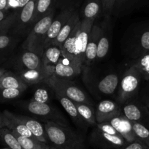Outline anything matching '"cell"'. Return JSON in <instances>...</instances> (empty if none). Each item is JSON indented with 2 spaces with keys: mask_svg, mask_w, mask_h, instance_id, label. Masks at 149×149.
Returning <instances> with one entry per match:
<instances>
[{
  "mask_svg": "<svg viewBox=\"0 0 149 149\" xmlns=\"http://www.w3.org/2000/svg\"><path fill=\"white\" fill-rule=\"evenodd\" d=\"M94 21V20H80L60 47L63 58L80 71L84 65L89 33Z\"/></svg>",
  "mask_w": 149,
  "mask_h": 149,
  "instance_id": "cell-1",
  "label": "cell"
},
{
  "mask_svg": "<svg viewBox=\"0 0 149 149\" xmlns=\"http://www.w3.org/2000/svg\"><path fill=\"white\" fill-rule=\"evenodd\" d=\"M48 140L54 147L67 149H85L83 140L80 135L67 126L46 121L43 125Z\"/></svg>",
  "mask_w": 149,
  "mask_h": 149,
  "instance_id": "cell-2",
  "label": "cell"
},
{
  "mask_svg": "<svg viewBox=\"0 0 149 149\" xmlns=\"http://www.w3.org/2000/svg\"><path fill=\"white\" fill-rule=\"evenodd\" d=\"M55 17V8L53 9L45 17L34 23L22 45L23 49L39 54L42 56L43 43L50 26Z\"/></svg>",
  "mask_w": 149,
  "mask_h": 149,
  "instance_id": "cell-3",
  "label": "cell"
},
{
  "mask_svg": "<svg viewBox=\"0 0 149 149\" xmlns=\"http://www.w3.org/2000/svg\"><path fill=\"white\" fill-rule=\"evenodd\" d=\"M45 82L53 90L54 93L65 96L74 103H85L90 106H93L91 101L86 93L74 82L69 79L52 76L47 79Z\"/></svg>",
  "mask_w": 149,
  "mask_h": 149,
  "instance_id": "cell-4",
  "label": "cell"
},
{
  "mask_svg": "<svg viewBox=\"0 0 149 149\" xmlns=\"http://www.w3.org/2000/svg\"><path fill=\"white\" fill-rule=\"evenodd\" d=\"M143 80L140 71L134 65H130L125 71L118 87V100L123 105L130 99L136 97Z\"/></svg>",
  "mask_w": 149,
  "mask_h": 149,
  "instance_id": "cell-5",
  "label": "cell"
},
{
  "mask_svg": "<svg viewBox=\"0 0 149 149\" xmlns=\"http://www.w3.org/2000/svg\"><path fill=\"white\" fill-rule=\"evenodd\" d=\"M35 4L36 0H31L24 7L18 10L15 21L9 33L18 38L24 36L25 33H28L29 34L34 26Z\"/></svg>",
  "mask_w": 149,
  "mask_h": 149,
  "instance_id": "cell-6",
  "label": "cell"
},
{
  "mask_svg": "<svg viewBox=\"0 0 149 149\" xmlns=\"http://www.w3.org/2000/svg\"><path fill=\"white\" fill-rule=\"evenodd\" d=\"M26 111L38 118L46 121L55 122L61 125L68 127V123L65 118L56 108L48 103H42L31 100L26 104Z\"/></svg>",
  "mask_w": 149,
  "mask_h": 149,
  "instance_id": "cell-7",
  "label": "cell"
},
{
  "mask_svg": "<svg viewBox=\"0 0 149 149\" xmlns=\"http://www.w3.org/2000/svg\"><path fill=\"white\" fill-rule=\"evenodd\" d=\"M121 114L131 122L140 124L149 129V110L140 100L133 98L123 104Z\"/></svg>",
  "mask_w": 149,
  "mask_h": 149,
  "instance_id": "cell-8",
  "label": "cell"
},
{
  "mask_svg": "<svg viewBox=\"0 0 149 149\" xmlns=\"http://www.w3.org/2000/svg\"><path fill=\"white\" fill-rule=\"evenodd\" d=\"M13 65L16 73L45 69L42 62V56L27 49H23L15 57Z\"/></svg>",
  "mask_w": 149,
  "mask_h": 149,
  "instance_id": "cell-9",
  "label": "cell"
},
{
  "mask_svg": "<svg viewBox=\"0 0 149 149\" xmlns=\"http://www.w3.org/2000/svg\"><path fill=\"white\" fill-rule=\"evenodd\" d=\"M75 10L76 8L74 7V6L70 5L63 9L56 17H54L52 23L50 26L46 36H45V41L43 43V49L51 45L53 41L56 39L63 26L65 25V23H67V20L70 19V17H71L72 15L74 13Z\"/></svg>",
  "mask_w": 149,
  "mask_h": 149,
  "instance_id": "cell-10",
  "label": "cell"
},
{
  "mask_svg": "<svg viewBox=\"0 0 149 149\" xmlns=\"http://www.w3.org/2000/svg\"><path fill=\"white\" fill-rule=\"evenodd\" d=\"M96 134L101 142L112 147H122L127 143L115 128L108 122L97 124Z\"/></svg>",
  "mask_w": 149,
  "mask_h": 149,
  "instance_id": "cell-11",
  "label": "cell"
},
{
  "mask_svg": "<svg viewBox=\"0 0 149 149\" xmlns=\"http://www.w3.org/2000/svg\"><path fill=\"white\" fill-rule=\"evenodd\" d=\"M96 123L108 122L113 118L121 115V108L118 103L109 100L99 102L94 109Z\"/></svg>",
  "mask_w": 149,
  "mask_h": 149,
  "instance_id": "cell-12",
  "label": "cell"
},
{
  "mask_svg": "<svg viewBox=\"0 0 149 149\" xmlns=\"http://www.w3.org/2000/svg\"><path fill=\"white\" fill-rule=\"evenodd\" d=\"M62 58L63 55L61 48L56 45H50L43 49L42 62L50 77L53 75L54 68Z\"/></svg>",
  "mask_w": 149,
  "mask_h": 149,
  "instance_id": "cell-13",
  "label": "cell"
},
{
  "mask_svg": "<svg viewBox=\"0 0 149 149\" xmlns=\"http://www.w3.org/2000/svg\"><path fill=\"white\" fill-rule=\"evenodd\" d=\"M108 122L115 128V130L122 136L127 143L137 141V137L133 130L131 122L122 114L118 117L110 119Z\"/></svg>",
  "mask_w": 149,
  "mask_h": 149,
  "instance_id": "cell-14",
  "label": "cell"
},
{
  "mask_svg": "<svg viewBox=\"0 0 149 149\" xmlns=\"http://www.w3.org/2000/svg\"><path fill=\"white\" fill-rule=\"evenodd\" d=\"M102 28L93 23L90 33H89L86 55H85L84 65H89L93 61H94L95 59L96 58L98 43H99L101 33H102Z\"/></svg>",
  "mask_w": 149,
  "mask_h": 149,
  "instance_id": "cell-15",
  "label": "cell"
},
{
  "mask_svg": "<svg viewBox=\"0 0 149 149\" xmlns=\"http://www.w3.org/2000/svg\"><path fill=\"white\" fill-rule=\"evenodd\" d=\"M15 116L23 125L26 127V128L30 131L31 133L37 141L44 143H48L49 140H48L46 131L44 126L40 122H38L36 119H32L29 116H23V115L15 114Z\"/></svg>",
  "mask_w": 149,
  "mask_h": 149,
  "instance_id": "cell-16",
  "label": "cell"
},
{
  "mask_svg": "<svg viewBox=\"0 0 149 149\" xmlns=\"http://www.w3.org/2000/svg\"><path fill=\"white\" fill-rule=\"evenodd\" d=\"M55 95L57 100L59 101L60 104L64 108L66 112L71 117V119L74 121L76 125H77L81 129L86 130V127H87L88 124L83 120V118L79 114L74 102L72 101L71 100L67 98L65 96L58 94V93H55Z\"/></svg>",
  "mask_w": 149,
  "mask_h": 149,
  "instance_id": "cell-17",
  "label": "cell"
},
{
  "mask_svg": "<svg viewBox=\"0 0 149 149\" xmlns=\"http://www.w3.org/2000/svg\"><path fill=\"white\" fill-rule=\"evenodd\" d=\"M2 113L5 116L6 120H7V128L10 130L13 133L17 134L20 136L26 137V138L36 139L34 135L31 133L30 131L26 128V127L15 117L14 113L7 110L4 111Z\"/></svg>",
  "mask_w": 149,
  "mask_h": 149,
  "instance_id": "cell-18",
  "label": "cell"
},
{
  "mask_svg": "<svg viewBox=\"0 0 149 149\" xmlns=\"http://www.w3.org/2000/svg\"><path fill=\"white\" fill-rule=\"evenodd\" d=\"M80 15H79V11L76 10L74 13L72 15L71 17H70L67 23H65L63 28L61 29L59 34L56 37V39L53 41L51 45H56V46L61 47L62 44L65 42L66 39L69 37L72 32L74 31V28L76 27L78 22L80 21Z\"/></svg>",
  "mask_w": 149,
  "mask_h": 149,
  "instance_id": "cell-19",
  "label": "cell"
},
{
  "mask_svg": "<svg viewBox=\"0 0 149 149\" xmlns=\"http://www.w3.org/2000/svg\"><path fill=\"white\" fill-rule=\"evenodd\" d=\"M102 13L101 0H86L81 10L79 12L80 20H96Z\"/></svg>",
  "mask_w": 149,
  "mask_h": 149,
  "instance_id": "cell-20",
  "label": "cell"
},
{
  "mask_svg": "<svg viewBox=\"0 0 149 149\" xmlns=\"http://www.w3.org/2000/svg\"><path fill=\"white\" fill-rule=\"evenodd\" d=\"M28 85L15 73L7 71L0 79V88L18 89L24 92Z\"/></svg>",
  "mask_w": 149,
  "mask_h": 149,
  "instance_id": "cell-21",
  "label": "cell"
},
{
  "mask_svg": "<svg viewBox=\"0 0 149 149\" xmlns=\"http://www.w3.org/2000/svg\"><path fill=\"white\" fill-rule=\"evenodd\" d=\"M80 72L81 71H80L74 65L69 62L66 63L63 61V59H61L54 68L53 76H56L61 79H68L72 78V77L79 75Z\"/></svg>",
  "mask_w": 149,
  "mask_h": 149,
  "instance_id": "cell-22",
  "label": "cell"
},
{
  "mask_svg": "<svg viewBox=\"0 0 149 149\" xmlns=\"http://www.w3.org/2000/svg\"><path fill=\"white\" fill-rule=\"evenodd\" d=\"M119 79L117 74H110L105 76L97 84V88L104 95H112L118 87Z\"/></svg>",
  "mask_w": 149,
  "mask_h": 149,
  "instance_id": "cell-23",
  "label": "cell"
},
{
  "mask_svg": "<svg viewBox=\"0 0 149 149\" xmlns=\"http://www.w3.org/2000/svg\"><path fill=\"white\" fill-rule=\"evenodd\" d=\"M20 77L26 84H34L37 83L45 82V80L50 77L49 74L47 73L46 70L42 69L39 71H21V72L15 73Z\"/></svg>",
  "mask_w": 149,
  "mask_h": 149,
  "instance_id": "cell-24",
  "label": "cell"
},
{
  "mask_svg": "<svg viewBox=\"0 0 149 149\" xmlns=\"http://www.w3.org/2000/svg\"><path fill=\"white\" fill-rule=\"evenodd\" d=\"M53 8H55V0H36L33 24L45 17Z\"/></svg>",
  "mask_w": 149,
  "mask_h": 149,
  "instance_id": "cell-25",
  "label": "cell"
},
{
  "mask_svg": "<svg viewBox=\"0 0 149 149\" xmlns=\"http://www.w3.org/2000/svg\"><path fill=\"white\" fill-rule=\"evenodd\" d=\"M17 41L18 37L10 33L0 36V59L4 60L15 47Z\"/></svg>",
  "mask_w": 149,
  "mask_h": 149,
  "instance_id": "cell-26",
  "label": "cell"
},
{
  "mask_svg": "<svg viewBox=\"0 0 149 149\" xmlns=\"http://www.w3.org/2000/svg\"><path fill=\"white\" fill-rule=\"evenodd\" d=\"M131 65H134L140 71L143 80L149 81V51L134 58Z\"/></svg>",
  "mask_w": 149,
  "mask_h": 149,
  "instance_id": "cell-27",
  "label": "cell"
},
{
  "mask_svg": "<svg viewBox=\"0 0 149 149\" xmlns=\"http://www.w3.org/2000/svg\"><path fill=\"white\" fill-rule=\"evenodd\" d=\"M79 114L83 120L89 125L96 126L97 125L95 118V111L93 106H90L85 103H75Z\"/></svg>",
  "mask_w": 149,
  "mask_h": 149,
  "instance_id": "cell-28",
  "label": "cell"
},
{
  "mask_svg": "<svg viewBox=\"0 0 149 149\" xmlns=\"http://www.w3.org/2000/svg\"><path fill=\"white\" fill-rule=\"evenodd\" d=\"M149 51V27L145 28L139 34L136 44V58Z\"/></svg>",
  "mask_w": 149,
  "mask_h": 149,
  "instance_id": "cell-29",
  "label": "cell"
},
{
  "mask_svg": "<svg viewBox=\"0 0 149 149\" xmlns=\"http://www.w3.org/2000/svg\"><path fill=\"white\" fill-rule=\"evenodd\" d=\"M0 138L10 149H23L14 134L8 128L0 129Z\"/></svg>",
  "mask_w": 149,
  "mask_h": 149,
  "instance_id": "cell-30",
  "label": "cell"
},
{
  "mask_svg": "<svg viewBox=\"0 0 149 149\" xmlns=\"http://www.w3.org/2000/svg\"><path fill=\"white\" fill-rule=\"evenodd\" d=\"M14 135L23 149H48L46 143L40 142L37 140L20 136L17 134H14Z\"/></svg>",
  "mask_w": 149,
  "mask_h": 149,
  "instance_id": "cell-31",
  "label": "cell"
},
{
  "mask_svg": "<svg viewBox=\"0 0 149 149\" xmlns=\"http://www.w3.org/2000/svg\"><path fill=\"white\" fill-rule=\"evenodd\" d=\"M133 130L137 140L149 148V129L140 124L131 122Z\"/></svg>",
  "mask_w": 149,
  "mask_h": 149,
  "instance_id": "cell-32",
  "label": "cell"
},
{
  "mask_svg": "<svg viewBox=\"0 0 149 149\" xmlns=\"http://www.w3.org/2000/svg\"><path fill=\"white\" fill-rule=\"evenodd\" d=\"M18 12V10H14V11L10 13L4 20L0 22V36L10 33V29L15 21Z\"/></svg>",
  "mask_w": 149,
  "mask_h": 149,
  "instance_id": "cell-33",
  "label": "cell"
},
{
  "mask_svg": "<svg viewBox=\"0 0 149 149\" xmlns=\"http://www.w3.org/2000/svg\"><path fill=\"white\" fill-rule=\"evenodd\" d=\"M110 47V42L109 39L105 35L104 29H102V33H101L100 38H99V43H98L97 52H96V58H105L106 55L108 54V50Z\"/></svg>",
  "mask_w": 149,
  "mask_h": 149,
  "instance_id": "cell-34",
  "label": "cell"
},
{
  "mask_svg": "<svg viewBox=\"0 0 149 149\" xmlns=\"http://www.w3.org/2000/svg\"><path fill=\"white\" fill-rule=\"evenodd\" d=\"M23 92L18 89L0 88V101H7L16 99Z\"/></svg>",
  "mask_w": 149,
  "mask_h": 149,
  "instance_id": "cell-35",
  "label": "cell"
},
{
  "mask_svg": "<svg viewBox=\"0 0 149 149\" xmlns=\"http://www.w3.org/2000/svg\"><path fill=\"white\" fill-rule=\"evenodd\" d=\"M140 1V0H115L113 13L115 12V10L117 12H121L123 10H127Z\"/></svg>",
  "mask_w": 149,
  "mask_h": 149,
  "instance_id": "cell-36",
  "label": "cell"
},
{
  "mask_svg": "<svg viewBox=\"0 0 149 149\" xmlns=\"http://www.w3.org/2000/svg\"><path fill=\"white\" fill-rule=\"evenodd\" d=\"M32 100L39 102V103H48V100H49V95H48V93L46 90L39 88L34 92Z\"/></svg>",
  "mask_w": 149,
  "mask_h": 149,
  "instance_id": "cell-37",
  "label": "cell"
},
{
  "mask_svg": "<svg viewBox=\"0 0 149 149\" xmlns=\"http://www.w3.org/2000/svg\"><path fill=\"white\" fill-rule=\"evenodd\" d=\"M102 6V14L105 17H109L113 13L115 0H101Z\"/></svg>",
  "mask_w": 149,
  "mask_h": 149,
  "instance_id": "cell-38",
  "label": "cell"
},
{
  "mask_svg": "<svg viewBox=\"0 0 149 149\" xmlns=\"http://www.w3.org/2000/svg\"><path fill=\"white\" fill-rule=\"evenodd\" d=\"M140 101L146 106L149 110V81H147V84L143 88L141 93Z\"/></svg>",
  "mask_w": 149,
  "mask_h": 149,
  "instance_id": "cell-39",
  "label": "cell"
},
{
  "mask_svg": "<svg viewBox=\"0 0 149 149\" xmlns=\"http://www.w3.org/2000/svg\"><path fill=\"white\" fill-rule=\"evenodd\" d=\"M123 149H149L148 147L146 146L144 143L139 140L134 142L128 143Z\"/></svg>",
  "mask_w": 149,
  "mask_h": 149,
  "instance_id": "cell-40",
  "label": "cell"
},
{
  "mask_svg": "<svg viewBox=\"0 0 149 149\" xmlns=\"http://www.w3.org/2000/svg\"><path fill=\"white\" fill-rule=\"evenodd\" d=\"M30 1L31 0H15L10 5V8H13L14 10H20L22 7H24L26 4H28Z\"/></svg>",
  "mask_w": 149,
  "mask_h": 149,
  "instance_id": "cell-41",
  "label": "cell"
},
{
  "mask_svg": "<svg viewBox=\"0 0 149 149\" xmlns=\"http://www.w3.org/2000/svg\"><path fill=\"white\" fill-rule=\"evenodd\" d=\"M9 3L8 0H0V10L5 11L9 10Z\"/></svg>",
  "mask_w": 149,
  "mask_h": 149,
  "instance_id": "cell-42",
  "label": "cell"
},
{
  "mask_svg": "<svg viewBox=\"0 0 149 149\" xmlns=\"http://www.w3.org/2000/svg\"><path fill=\"white\" fill-rule=\"evenodd\" d=\"M4 127H7V120L3 113H0V129Z\"/></svg>",
  "mask_w": 149,
  "mask_h": 149,
  "instance_id": "cell-43",
  "label": "cell"
},
{
  "mask_svg": "<svg viewBox=\"0 0 149 149\" xmlns=\"http://www.w3.org/2000/svg\"><path fill=\"white\" fill-rule=\"evenodd\" d=\"M9 14H10V13H9L8 10H5V11H1V10H0V22L4 20L8 16Z\"/></svg>",
  "mask_w": 149,
  "mask_h": 149,
  "instance_id": "cell-44",
  "label": "cell"
},
{
  "mask_svg": "<svg viewBox=\"0 0 149 149\" xmlns=\"http://www.w3.org/2000/svg\"><path fill=\"white\" fill-rule=\"evenodd\" d=\"M6 71H7V70H6L5 68H3V67H0V79H1V77L4 75V73H5Z\"/></svg>",
  "mask_w": 149,
  "mask_h": 149,
  "instance_id": "cell-45",
  "label": "cell"
},
{
  "mask_svg": "<svg viewBox=\"0 0 149 149\" xmlns=\"http://www.w3.org/2000/svg\"><path fill=\"white\" fill-rule=\"evenodd\" d=\"M64 1H65V0H55V3H58V4H60V5L63 6V4L64 3Z\"/></svg>",
  "mask_w": 149,
  "mask_h": 149,
  "instance_id": "cell-46",
  "label": "cell"
},
{
  "mask_svg": "<svg viewBox=\"0 0 149 149\" xmlns=\"http://www.w3.org/2000/svg\"><path fill=\"white\" fill-rule=\"evenodd\" d=\"M15 0H8V3H9V8H10V5L13 4Z\"/></svg>",
  "mask_w": 149,
  "mask_h": 149,
  "instance_id": "cell-47",
  "label": "cell"
},
{
  "mask_svg": "<svg viewBox=\"0 0 149 149\" xmlns=\"http://www.w3.org/2000/svg\"><path fill=\"white\" fill-rule=\"evenodd\" d=\"M48 149H67V148H58V147H54V146H53V147H51V148H48Z\"/></svg>",
  "mask_w": 149,
  "mask_h": 149,
  "instance_id": "cell-48",
  "label": "cell"
},
{
  "mask_svg": "<svg viewBox=\"0 0 149 149\" xmlns=\"http://www.w3.org/2000/svg\"><path fill=\"white\" fill-rule=\"evenodd\" d=\"M3 61H4V60H1V59H0V64H1V63H2V62H3Z\"/></svg>",
  "mask_w": 149,
  "mask_h": 149,
  "instance_id": "cell-49",
  "label": "cell"
}]
</instances>
